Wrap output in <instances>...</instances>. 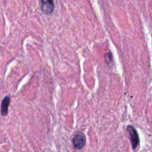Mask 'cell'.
<instances>
[{
    "mask_svg": "<svg viewBox=\"0 0 152 152\" xmlns=\"http://www.w3.org/2000/svg\"><path fill=\"white\" fill-rule=\"evenodd\" d=\"M10 103V98L9 96H6L2 100L1 104V114L3 116H5L8 114V108Z\"/></svg>",
    "mask_w": 152,
    "mask_h": 152,
    "instance_id": "obj_4",
    "label": "cell"
},
{
    "mask_svg": "<svg viewBox=\"0 0 152 152\" xmlns=\"http://www.w3.org/2000/svg\"><path fill=\"white\" fill-rule=\"evenodd\" d=\"M127 132L129 137V139L131 141V144L132 146L133 149H136L139 144V138L137 132L134 128V126H128L127 127Z\"/></svg>",
    "mask_w": 152,
    "mask_h": 152,
    "instance_id": "obj_1",
    "label": "cell"
},
{
    "mask_svg": "<svg viewBox=\"0 0 152 152\" xmlns=\"http://www.w3.org/2000/svg\"><path fill=\"white\" fill-rule=\"evenodd\" d=\"M111 59H112V56L110 53H107L105 54V60L107 63H110L111 62Z\"/></svg>",
    "mask_w": 152,
    "mask_h": 152,
    "instance_id": "obj_5",
    "label": "cell"
},
{
    "mask_svg": "<svg viewBox=\"0 0 152 152\" xmlns=\"http://www.w3.org/2000/svg\"><path fill=\"white\" fill-rule=\"evenodd\" d=\"M85 144V137L84 136V134H77L74 136V139H73V145H74V148L76 149H82L84 147Z\"/></svg>",
    "mask_w": 152,
    "mask_h": 152,
    "instance_id": "obj_3",
    "label": "cell"
},
{
    "mask_svg": "<svg viewBox=\"0 0 152 152\" xmlns=\"http://www.w3.org/2000/svg\"><path fill=\"white\" fill-rule=\"evenodd\" d=\"M40 8L45 14L50 15L53 13L54 9V2L53 1H41Z\"/></svg>",
    "mask_w": 152,
    "mask_h": 152,
    "instance_id": "obj_2",
    "label": "cell"
}]
</instances>
